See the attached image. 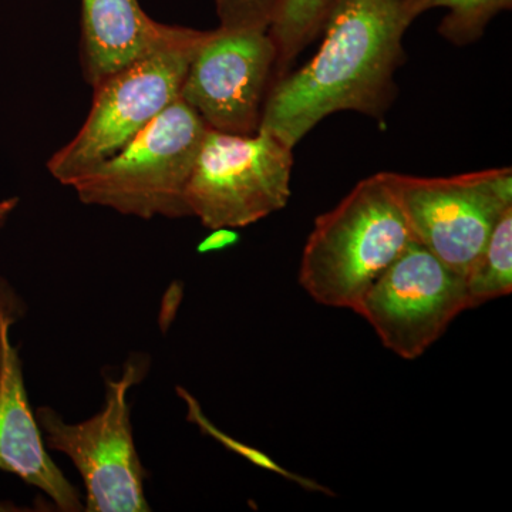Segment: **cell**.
Segmentation results:
<instances>
[{"label":"cell","instance_id":"obj_1","mask_svg":"<svg viewBox=\"0 0 512 512\" xmlns=\"http://www.w3.org/2000/svg\"><path fill=\"white\" fill-rule=\"evenodd\" d=\"M420 16L414 0H330L318 52L272 84L259 128L295 148L339 111L382 123L406 59L404 35Z\"/></svg>","mask_w":512,"mask_h":512},{"label":"cell","instance_id":"obj_2","mask_svg":"<svg viewBox=\"0 0 512 512\" xmlns=\"http://www.w3.org/2000/svg\"><path fill=\"white\" fill-rule=\"evenodd\" d=\"M413 239L387 174L370 175L316 218L303 248L299 284L320 305L355 312Z\"/></svg>","mask_w":512,"mask_h":512},{"label":"cell","instance_id":"obj_3","mask_svg":"<svg viewBox=\"0 0 512 512\" xmlns=\"http://www.w3.org/2000/svg\"><path fill=\"white\" fill-rule=\"evenodd\" d=\"M276 0H215L218 26L205 30L181 99L208 127L254 134L274 79Z\"/></svg>","mask_w":512,"mask_h":512},{"label":"cell","instance_id":"obj_4","mask_svg":"<svg viewBox=\"0 0 512 512\" xmlns=\"http://www.w3.org/2000/svg\"><path fill=\"white\" fill-rule=\"evenodd\" d=\"M205 30L175 26L156 49L138 57L94 86L86 123L47 163L63 185L121 148L181 97V89Z\"/></svg>","mask_w":512,"mask_h":512},{"label":"cell","instance_id":"obj_5","mask_svg":"<svg viewBox=\"0 0 512 512\" xmlns=\"http://www.w3.org/2000/svg\"><path fill=\"white\" fill-rule=\"evenodd\" d=\"M207 128L180 97L119 153L90 168L70 187L84 204L143 220L190 217L185 191Z\"/></svg>","mask_w":512,"mask_h":512},{"label":"cell","instance_id":"obj_6","mask_svg":"<svg viewBox=\"0 0 512 512\" xmlns=\"http://www.w3.org/2000/svg\"><path fill=\"white\" fill-rule=\"evenodd\" d=\"M293 148L269 131L225 133L207 128L185 201L204 227H248L281 211L291 198Z\"/></svg>","mask_w":512,"mask_h":512},{"label":"cell","instance_id":"obj_7","mask_svg":"<svg viewBox=\"0 0 512 512\" xmlns=\"http://www.w3.org/2000/svg\"><path fill=\"white\" fill-rule=\"evenodd\" d=\"M386 174L413 238L464 276L512 208L510 167L453 177Z\"/></svg>","mask_w":512,"mask_h":512},{"label":"cell","instance_id":"obj_8","mask_svg":"<svg viewBox=\"0 0 512 512\" xmlns=\"http://www.w3.org/2000/svg\"><path fill=\"white\" fill-rule=\"evenodd\" d=\"M146 369L141 360L130 362L120 379L107 380L103 410L83 423L67 424L50 407L36 410L46 447L66 454L83 478L84 511H150L144 494L146 470L134 446L127 402Z\"/></svg>","mask_w":512,"mask_h":512},{"label":"cell","instance_id":"obj_9","mask_svg":"<svg viewBox=\"0 0 512 512\" xmlns=\"http://www.w3.org/2000/svg\"><path fill=\"white\" fill-rule=\"evenodd\" d=\"M468 311L466 278L416 239L367 291L355 313L375 329L384 348L419 359Z\"/></svg>","mask_w":512,"mask_h":512},{"label":"cell","instance_id":"obj_10","mask_svg":"<svg viewBox=\"0 0 512 512\" xmlns=\"http://www.w3.org/2000/svg\"><path fill=\"white\" fill-rule=\"evenodd\" d=\"M15 292L0 279V470L39 488L60 511H83L79 491L53 463L30 407L22 360L10 340L18 319Z\"/></svg>","mask_w":512,"mask_h":512},{"label":"cell","instance_id":"obj_11","mask_svg":"<svg viewBox=\"0 0 512 512\" xmlns=\"http://www.w3.org/2000/svg\"><path fill=\"white\" fill-rule=\"evenodd\" d=\"M174 28L151 19L138 0H82V59L87 82L94 87L156 49Z\"/></svg>","mask_w":512,"mask_h":512},{"label":"cell","instance_id":"obj_12","mask_svg":"<svg viewBox=\"0 0 512 512\" xmlns=\"http://www.w3.org/2000/svg\"><path fill=\"white\" fill-rule=\"evenodd\" d=\"M329 6L330 0H276L274 82L291 72L298 56L322 33Z\"/></svg>","mask_w":512,"mask_h":512},{"label":"cell","instance_id":"obj_13","mask_svg":"<svg viewBox=\"0 0 512 512\" xmlns=\"http://www.w3.org/2000/svg\"><path fill=\"white\" fill-rule=\"evenodd\" d=\"M468 309L512 291V208L495 225L484 251L467 272Z\"/></svg>","mask_w":512,"mask_h":512},{"label":"cell","instance_id":"obj_14","mask_svg":"<svg viewBox=\"0 0 512 512\" xmlns=\"http://www.w3.org/2000/svg\"><path fill=\"white\" fill-rule=\"evenodd\" d=\"M421 15L447 9L439 33L456 46L473 45L484 36L491 20L512 8V0H414Z\"/></svg>","mask_w":512,"mask_h":512},{"label":"cell","instance_id":"obj_15","mask_svg":"<svg viewBox=\"0 0 512 512\" xmlns=\"http://www.w3.org/2000/svg\"><path fill=\"white\" fill-rule=\"evenodd\" d=\"M235 241V234L229 232V229H215V234L205 239L202 244L201 251H210V249H218L224 245L232 244Z\"/></svg>","mask_w":512,"mask_h":512},{"label":"cell","instance_id":"obj_16","mask_svg":"<svg viewBox=\"0 0 512 512\" xmlns=\"http://www.w3.org/2000/svg\"><path fill=\"white\" fill-rule=\"evenodd\" d=\"M18 202V198H8V200L0 201V227H3L5 222L8 221L10 214L15 211Z\"/></svg>","mask_w":512,"mask_h":512}]
</instances>
